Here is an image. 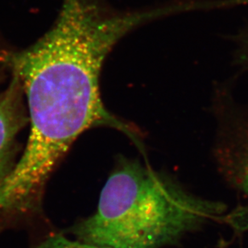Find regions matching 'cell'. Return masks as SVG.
Returning <instances> with one entry per match:
<instances>
[{"instance_id":"1","label":"cell","mask_w":248,"mask_h":248,"mask_svg":"<svg viewBox=\"0 0 248 248\" xmlns=\"http://www.w3.org/2000/svg\"><path fill=\"white\" fill-rule=\"evenodd\" d=\"M160 17L159 8L117 13L93 0H64L49 31L10 57L31 127L21 158L0 181V215L36 211L48 177L85 131L109 126L138 140L136 129L106 108L101 71L121 39Z\"/></svg>"},{"instance_id":"2","label":"cell","mask_w":248,"mask_h":248,"mask_svg":"<svg viewBox=\"0 0 248 248\" xmlns=\"http://www.w3.org/2000/svg\"><path fill=\"white\" fill-rule=\"evenodd\" d=\"M226 210L189 193L137 160L123 159L101 192L95 212L70 230L74 238L110 248H162L181 241Z\"/></svg>"},{"instance_id":"3","label":"cell","mask_w":248,"mask_h":248,"mask_svg":"<svg viewBox=\"0 0 248 248\" xmlns=\"http://www.w3.org/2000/svg\"><path fill=\"white\" fill-rule=\"evenodd\" d=\"M216 120L214 156L217 170L228 184L248 198V102L240 100L230 84L215 91Z\"/></svg>"},{"instance_id":"4","label":"cell","mask_w":248,"mask_h":248,"mask_svg":"<svg viewBox=\"0 0 248 248\" xmlns=\"http://www.w3.org/2000/svg\"><path fill=\"white\" fill-rule=\"evenodd\" d=\"M22 88L14 77L0 97V181L6 176L5 166L17 131L23 124Z\"/></svg>"},{"instance_id":"5","label":"cell","mask_w":248,"mask_h":248,"mask_svg":"<svg viewBox=\"0 0 248 248\" xmlns=\"http://www.w3.org/2000/svg\"><path fill=\"white\" fill-rule=\"evenodd\" d=\"M34 248H90L72 241L63 234H54L47 237Z\"/></svg>"},{"instance_id":"6","label":"cell","mask_w":248,"mask_h":248,"mask_svg":"<svg viewBox=\"0 0 248 248\" xmlns=\"http://www.w3.org/2000/svg\"><path fill=\"white\" fill-rule=\"evenodd\" d=\"M234 61L242 72L248 73V29L242 33L237 40Z\"/></svg>"}]
</instances>
